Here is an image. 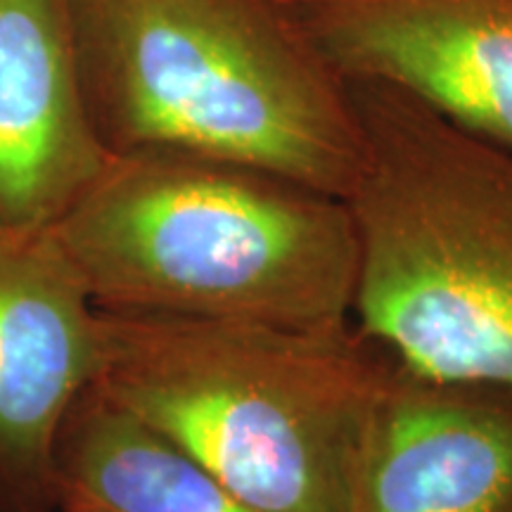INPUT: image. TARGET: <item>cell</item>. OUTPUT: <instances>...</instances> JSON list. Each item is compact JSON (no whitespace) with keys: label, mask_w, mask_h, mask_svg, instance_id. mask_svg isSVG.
Segmentation results:
<instances>
[{"label":"cell","mask_w":512,"mask_h":512,"mask_svg":"<svg viewBox=\"0 0 512 512\" xmlns=\"http://www.w3.org/2000/svg\"><path fill=\"white\" fill-rule=\"evenodd\" d=\"M110 157L83 105L67 0H0V223L53 228Z\"/></svg>","instance_id":"cell-8"},{"label":"cell","mask_w":512,"mask_h":512,"mask_svg":"<svg viewBox=\"0 0 512 512\" xmlns=\"http://www.w3.org/2000/svg\"><path fill=\"white\" fill-rule=\"evenodd\" d=\"M95 387L264 512H347L384 351L290 330L98 309Z\"/></svg>","instance_id":"cell-4"},{"label":"cell","mask_w":512,"mask_h":512,"mask_svg":"<svg viewBox=\"0 0 512 512\" xmlns=\"http://www.w3.org/2000/svg\"><path fill=\"white\" fill-rule=\"evenodd\" d=\"M347 512H512V394L384 354Z\"/></svg>","instance_id":"cell-7"},{"label":"cell","mask_w":512,"mask_h":512,"mask_svg":"<svg viewBox=\"0 0 512 512\" xmlns=\"http://www.w3.org/2000/svg\"><path fill=\"white\" fill-rule=\"evenodd\" d=\"M83 105L110 155L169 150L347 200L363 162L349 79L290 0H67Z\"/></svg>","instance_id":"cell-1"},{"label":"cell","mask_w":512,"mask_h":512,"mask_svg":"<svg viewBox=\"0 0 512 512\" xmlns=\"http://www.w3.org/2000/svg\"><path fill=\"white\" fill-rule=\"evenodd\" d=\"M98 351V306L55 230L0 223V512H57L55 441Z\"/></svg>","instance_id":"cell-5"},{"label":"cell","mask_w":512,"mask_h":512,"mask_svg":"<svg viewBox=\"0 0 512 512\" xmlns=\"http://www.w3.org/2000/svg\"><path fill=\"white\" fill-rule=\"evenodd\" d=\"M351 325L415 373L512 394V150L382 81H349Z\"/></svg>","instance_id":"cell-3"},{"label":"cell","mask_w":512,"mask_h":512,"mask_svg":"<svg viewBox=\"0 0 512 512\" xmlns=\"http://www.w3.org/2000/svg\"><path fill=\"white\" fill-rule=\"evenodd\" d=\"M349 81H382L512 150V0H290Z\"/></svg>","instance_id":"cell-6"},{"label":"cell","mask_w":512,"mask_h":512,"mask_svg":"<svg viewBox=\"0 0 512 512\" xmlns=\"http://www.w3.org/2000/svg\"><path fill=\"white\" fill-rule=\"evenodd\" d=\"M53 230L98 309L351 328L347 202L271 171L169 150L112 155Z\"/></svg>","instance_id":"cell-2"},{"label":"cell","mask_w":512,"mask_h":512,"mask_svg":"<svg viewBox=\"0 0 512 512\" xmlns=\"http://www.w3.org/2000/svg\"><path fill=\"white\" fill-rule=\"evenodd\" d=\"M57 512H264L88 384L55 441Z\"/></svg>","instance_id":"cell-9"}]
</instances>
